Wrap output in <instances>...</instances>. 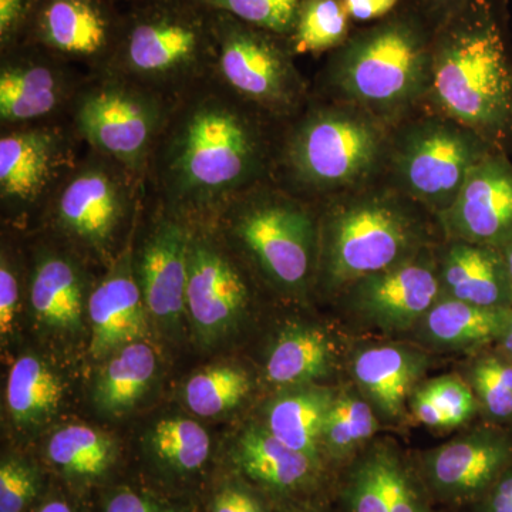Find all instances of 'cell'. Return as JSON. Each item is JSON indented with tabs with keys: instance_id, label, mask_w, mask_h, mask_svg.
<instances>
[{
	"instance_id": "cb8c5ba5",
	"label": "cell",
	"mask_w": 512,
	"mask_h": 512,
	"mask_svg": "<svg viewBox=\"0 0 512 512\" xmlns=\"http://www.w3.org/2000/svg\"><path fill=\"white\" fill-rule=\"evenodd\" d=\"M86 276L67 254L45 251L36 258L29 298L37 320L49 328L76 332L82 326Z\"/></svg>"
},
{
	"instance_id": "1f68e13d",
	"label": "cell",
	"mask_w": 512,
	"mask_h": 512,
	"mask_svg": "<svg viewBox=\"0 0 512 512\" xmlns=\"http://www.w3.org/2000/svg\"><path fill=\"white\" fill-rule=\"evenodd\" d=\"M352 19L342 0H303L288 42L293 55L335 52L352 36Z\"/></svg>"
},
{
	"instance_id": "d6986e66",
	"label": "cell",
	"mask_w": 512,
	"mask_h": 512,
	"mask_svg": "<svg viewBox=\"0 0 512 512\" xmlns=\"http://www.w3.org/2000/svg\"><path fill=\"white\" fill-rule=\"evenodd\" d=\"M439 220L451 241L503 247L512 237L511 161L495 151L481 160Z\"/></svg>"
},
{
	"instance_id": "d590c367",
	"label": "cell",
	"mask_w": 512,
	"mask_h": 512,
	"mask_svg": "<svg viewBox=\"0 0 512 512\" xmlns=\"http://www.w3.org/2000/svg\"><path fill=\"white\" fill-rule=\"evenodd\" d=\"M288 40L303 0H191Z\"/></svg>"
},
{
	"instance_id": "ac0fdd59",
	"label": "cell",
	"mask_w": 512,
	"mask_h": 512,
	"mask_svg": "<svg viewBox=\"0 0 512 512\" xmlns=\"http://www.w3.org/2000/svg\"><path fill=\"white\" fill-rule=\"evenodd\" d=\"M191 222L164 208L134 261L147 311L165 329L180 325L185 311Z\"/></svg>"
},
{
	"instance_id": "7402d4cb",
	"label": "cell",
	"mask_w": 512,
	"mask_h": 512,
	"mask_svg": "<svg viewBox=\"0 0 512 512\" xmlns=\"http://www.w3.org/2000/svg\"><path fill=\"white\" fill-rule=\"evenodd\" d=\"M441 296L484 308H512L503 251L490 245L451 241L439 262Z\"/></svg>"
},
{
	"instance_id": "836d02e7",
	"label": "cell",
	"mask_w": 512,
	"mask_h": 512,
	"mask_svg": "<svg viewBox=\"0 0 512 512\" xmlns=\"http://www.w3.org/2000/svg\"><path fill=\"white\" fill-rule=\"evenodd\" d=\"M251 392V380L241 367L218 365L200 370L184 387V399L191 412L214 417L237 407Z\"/></svg>"
},
{
	"instance_id": "c3c4849f",
	"label": "cell",
	"mask_w": 512,
	"mask_h": 512,
	"mask_svg": "<svg viewBox=\"0 0 512 512\" xmlns=\"http://www.w3.org/2000/svg\"><path fill=\"white\" fill-rule=\"evenodd\" d=\"M30 512H83V510L69 495L52 491V493H46L42 501Z\"/></svg>"
},
{
	"instance_id": "d4e9b609",
	"label": "cell",
	"mask_w": 512,
	"mask_h": 512,
	"mask_svg": "<svg viewBox=\"0 0 512 512\" xmlns=\"http://www.w3.org/2000/svg\"><path fill=\"white\" fill-rule=\"evenodd\" d=\"M512 308H484L443 298L431 306L421 322L431 345L443 349H477L500 342Z\"/></svg>"
},
{
	"instance_id": "484cf974",
	"label": "cell",
	"mask_w": 512,
	"mask_h": 512,
	"mask_svg": "<svg viewBox=\"0 0 512 512\" xmlns=\"http://www.w3.org/2000/svg\"><path fill=\"white\" fill-rule=\"evenodd\" d=\"M336 394L303 384L276 397L268 409L266 429L286 446L323 464L322 433Z\"/></svg>"
},
{
	"instance_id": "6da1fadb",
	"label": "cell",
	"mask_w": 512,
	"mask_h": 512,
	"mask_svg": "<svg viewBox=\"0 0 512 512\" xmlns=\"http://www.w3.org/2000/svg\"><path fill=\"white\" fill-rule=\"evenodd\" d=\"M261 114L214 77L177 99L148 171L164 208L207 218L265 183L271 147Z\"/></svg>"
},
{
	"instance_id": "7dc6e473",
	"label": "cell",
	"mask_w": 512,
	"mask_h": 512,
	"mask_svg": "<svg viewBox=\"0 0 512 512\" xmlns=\"http://www.w3.org/2000/svg\"><path fill=\"white\" fill-rule=\"evenodd\" d=\"M474 512H512V464L495 481L483 500L474 505Z\"/></svg>"
},
{
	"instance_id": "9c48e42d",
	"label": "cell",
	"mask_w": 512,
	"mask_h": 512,
	"mask_svg": "<svg viewBox=\"0 0 512 512\" xmlns=\"http://www.w3.org/2000/svg\"><path fill=\"white\" fill-rule=\"evenodd\" d=\"M491 153V140L436 113L393 134L387 165L394 190L440 217L453 205L470 171Z\"/></svg>"
},
{
	"instance_id": "f6af8a7d",
	"label": "cell",
	"mask_w": 512,
	"mask_h": 512,
	"mask_svg": "<svg viewBox=\"0 0 512 512\" xmlns=\"http://www.w3.org/2000/svg\"><path fill=\"white\" fill-rule=\"evenodd\" d=\"M410 404H412L413 416L424 426L433 427V429H454L453 421L423 386L412 394Z\"/></svg>"
},
{
	"instance_id": "f1b7e54d",
	"label": "cell",
	"mask_w": 512,
	"mask_h": 512,
	"mask_svg": "<svg viewBox=\"0 0 512 512\" xmlns=\"http://www.w3.org/2000/svg\"><path fill=\"white\" fill-rule=\"evenodd\" d=\"M332 365V343L325 332L291 326L276 338L266 360L265 375L278 386H303L328 375Z\"/></svg>"
},
{
	"instance_id": "f907efd6",
	"label": "cell",
	"mask_w": 512,
	"mask_h": 512,
	"mask_svg": "<svg viewBox=\"0 0 512 512\" xmlns=\"http://www.w3.org/2000/svg\"><path fill=\"white\" fill-rule=\"evenodd\" d=\"M498 346H500V352L512 362V313L510 322H508L504 335L501 336L500 342H498Z\"/></svg>"
},
{
	"instance_id": "ffe728a7",
	"label": "cell",
	"mask_w": 512,
	"mask_h": 512,
	"mask_svg": "<svg viewBox=\"0 0 512 512\" xmlns=\"http://www.w3.org/2000/svg\"><path fill=\"white\" fill-rule=\"evenodd\" d=\"M87 311L92 325L90 353L94 359L111 356L147 335L150 313L138 285L131 254L121 255L109 274L90 292Z\"/></svg>"
},
{
	"instance_id": "4dcf8cb0",
	"label": "cell",
	"mask_w": 512,
	"mask_h": 512,
	"mask_svg": "<svg viewBox=\"0 0 512 512\" xmlns=\"http://www.w3.org/2000/svg\"><path fill=\"white\" fill-rule=\"evenodd\" d=\"M148 453L165 476L187 480L207 466L211 439L197 421L170 417L158 421L147 439Z\"/></svg>"
},
{
	"instance_id": "4316f807",
	"label": "cell",
	"mask_w": 512,
	"mask_h": 512,
	"mask_svg": "<svg viewBox=\"0 0 512 512\" xmlns=\"http://www.w3.org/2000/svg\"><path fill=\"white\" fill-rule=\"evenodd\" d=\"M117 457L119 450L110 436L82 424L57 430L46 447L50 466L77 487L103 483L116 466Z\"/></svg>"
},
{
	"instance_id": "7a4b0ae2",
	"label": "cell",
	"mask_w": 512,
	"mask_h": 512,
	"mask_svg": "<svg viewBox=\"0 0 512 512\" xmlns=\"http://www.w3.org/2000/svg\"><path fill=\"white\" fill-rule=\"evenodd\" d=\"M427 100L491 140L512 120V69L495 0H464L434 30Z\"/></svg>"
},
{
	"instance_id": "ee69618b",
	"label": "cell",
	"mask_w": 512,
	"mask_h": 512,
	"mask_svg": "<svg viewBox=\"0 0 512 512\" xmlns=\"http://www.w3.org/2000/svg\"><path fill=\"white\" fill-rule=\"evenodd\" d=\"M20 302V282L18 271L12 264V259L2 251L0 258V335L8 338L12 333L16 313Z\"/></svg>"
},
{
	"instance_id": "f5cc1de1",
	"label": "cell",
	"mask_w": 512,
	"mask_h": 512,
	"mask_svg": "<svg viewBox=\"0 0 512 512\" xmlns=\"http://www.w3.org/2000/svg\"><path fill=\"white\" fill-rule=\"evenodd\" d=\"M119 2H126L128 3V5H130V3H134V2H137V0H119Z\"/></svg>"
},
{
	"instance_id": "8fae6325",
	"label": "cell",
	"mask_w": 512,
	"mask_h": 512,
	"mask_svg": "<svg viewBox=\"0 0 512 512\" xmlns=\"http://www.w3.org/2000/svg\"><path fill=\"white\" fill-rule=\"evenodd\" d=\"M143 184L121 165L100 154L76 163L52 197L53 220L73 241L107 252L133 215Z\"/></svg>"
},
{
	"instance_id": "74e56055",
	"label": "cell",
	"mask_w": 512,
	"mask_h": 512,
	"mask_svg": "<svg viewBox=\"0 0 512 512\" xmlns=\"http://www.w3.org/2000/svg\"><path fill=\"white\" fill-rule=\"evenodd\" d=\"M343 497L350 512H389L386 448L366 454L350 471Z\"/></svg>"
},
{
	"instance_id": "ab89813d",
	"label": "cell",
	"mask_w": 512,
	"mask_h": 512,
	"mask_svg": "<svg viewBox=\"0 0 512 512\" xmlns=\"http://www.w3.org/2000/svg\"><path fill=\"white\" fill-rule=\"evenodd\" d=\"M424 389L439 403L454 427L466 423L480 409L476 393L470 383L460 377L443 376L423 384Z\"/></svg>"
},
{
	"instance_id": "60d3db41",
	"label": "cell",
	"mask_w": 512,
	"mask_h": 512,
	"mask_svg": "<svg viewBox=\"0 0 512 512\" xmlns=\"http://www.w3.org/2000/svg\"><path fill=\"white\" fill-rule=\"evenodd\" d=\"M100 512H181L170 501L146 490L120 484L109 488L101 500Z\"/></svg>"
},
{
	"instance_id": "b9f144b4",
	"label": "cell",
	"mask_w": 512,
	"mask_h": 512,
	"mask_svg": "<svg viewBox=\"0 0 512 512\" xmlns=\"http://www.w3.org/2000/svg\"><path fill=\"white\" fill-rule=\"evenodd\" d=\"M42 0H0V53L22 45Z\"/></svg>"
},
{
	"instance_id": "4fadbf2b",
	"label": "cell",
	"mask_w": 512,
	"mask_h": 512,
	"mask_svg": "<svg viewBox=\"0 0 512 512\" xmlns=\"http://www.w3.org/2000/svg\"><path fill=\"white\" fill-rule=\"evenodd\" d=\"M511 464V431L493 424L424 453L419 476L439 503L474 507Z\"/></svg>"
},
{
	"instance_id": "52a82bcc",
	"label": "cell",
	"mask_w": 512,
	"mask_h": 512,
	"mask_svg": "<svg viewBox=\"0 0 512 512\" xmlns=\"http://www.w3.org/2000/svg\"><path fill=\"white\" fill-rule=\"evenodd\" d=\"M271 284L303 291L319 262V221L291 192L262 183L211 215Z\"/></svg>"
},
{
	"instance_id": "e575fe53",
	"label": "cell",
	"mask_w": 512,
	"mask_h": 512,
	"mask_svg": "<svg viewBox=\"0 0 512 512\" xmlns=\"http://www.w3.org/2000/svg\"><path fill=\"white\" fill-rule=\"evenodd\" d=\"M470 386L481 409L495 426L512 427V362L503 353H488L470 370Z\"/></svg>"
},
{
	"instance_id": "816d5d0a",
	"label": "cell",
	"mask_w": 512,
	"mask_h": 512,
	"mask_svg": "<svg viewBox=\"0 0 512 512\" xmlns=\"http://www.w3.org/2000/svg\"><path fill=\"white\" fill-rule=\"evenodd\" d=\"M503 251L505 265H507L508 276H510L511 292H512V237L500 248Z\"/></svg>"
},
{
	"instance_id": "7c38bea8",
	"label": "cell",
	"mask_w": 512,
	"mask_h": 512,
	"mask_svg": "<svg viewBox=\"0 0 512 512\" xmlns=\"http://www.w3.org/2000/svg\"><path fill=\"white\" fill-rule=\"evenodd\" d=\"M119 0H42L22 45L45 50L92 73L106 69L119 45L124 10Z\"/></svg>"
},
{
	"instance_id": "603a6c76",
	"label": "cell",
	"mask_w": 512,
	"mask_h": 512,
	"mask_svg": "<svg viewBox=\"0 0 512 512\" xmlns=\"http://www.w3.org/2000/svg\"><path fill=\"white\" fill-rule=\"evenodd\" d=\"M426 367V356L417 350L373 346L357 353L353 375L373 409L387 419H396Z\"/></svg>"
},
{
	"instance_id": "5bb4252c",
	"label": "cell",
	"mask_w": 512,
	"mask_h": 512,
	"mask_svg": "<svg viewBox=\"0 0 512 512\" xmlns=\"http://www.w3.org/2000/svg\"><path fill=\"white\" fill-rule=\"evenodd\" d=\"M72 136L60 126L12 127L0 138V201L26 211L50 198L76 165Z\"/></svg>"
},
{
	"instance_id": "30bf717a",
	"label": "cell",
	"mask_w": 512,
	"mask_h": 512,
	"mask_svg": "<svg viewBox=\"0 0 512 512\" xmlns=\"http://www.w3.org/2000/svg\"><path fill=\"white\" fill-rule=\"evenodd\" d=\"M214 79L259 113L276 119L301 109L306 86L288 42L227 13L215 12Z\"/></svg>"
},
{
	"instance_id": "8992f818",
	"label": "cell",
	"mask_w": 512,
	"mask_h": 512,
	"mask_svg": "<svg viewBox=\"0 0 512 512\" xmlns=\"http://www.w3.org/2000/svg\"><path fill=\"white\" fill-rule=\"evenodd\" d=\"M389 124L355 104L312 107L291 128L279 164L303 194H346L365 188L387 163Z\"/></svg>"
},
{
	"instance_id": "bcb514c9",
	"label": "cell",
	"mask_w": 512,
	"mask_h": 512,
	"mask_svg": "<svg viewBox=\"0 0 512 512\" xmlns=\"http://www.w3.org/2000/svg\"><path fill=\"white\" fill-rule=\"evenodd\" d=\"M406 0H342L352 22H380L396 12Z\"/></svg>"
},
{
	"instance_id": "44dd1931",
	"label": "cell",
	"mask_w": 512,
	"mask_h": 512,
	"mask_svg": "<svg viewBox=\"0 0 512 512\" xmlns=\"http://www.w3.org/2000/svg\"><path fill=\"white\" fill-rule=\"evenodd\" d=\"M241 477L276 497H293L318 488L323 464L286 446L265 427H249L232 451Z\"/></svg>"
},
{
	"instance_id": "f546056e",
	"label": "cell",
	"mask_w": 512,
	"mask_h": 512,
	"mask_svg": "<svg viewBox=\"0 0 512 512\" xmlns=\"http://www.w3.org/2000/svg\"><path fill=\"white\" fill-rule=\"evenodd\" d=\"M63 396L62 380L39 357H19L10 367L6 403L18 426L43 423L57 412Z\"/></svg>"
},
{
	"instance_id": "d6a6232c",
	"label": "cell",
	"mask_w": 512,
	"mask_h": 512,
	"mask_svg": "<svg viewBox=\"0 0 512 512\" xmlns=\"http://www.w3.org/2000/svg\"><path fill=\"white\" fill-rule=\"evenodd\" d=\"M379 429L375 409L355 393L335 396L322 433L323 454L332 460H345L375 436Z\"/></svg>"
},
{
	"instance_id": "e0dca14e",
	"label": "cell",
	"mask_w": 512,
	"mask_h": 512,
	"mask_svg": "<svg viewBox=\"0 0 512 512\" xmlns=\"http://www.w3.org/2000/svg\"><path fill=\"white\" fill-rule=\"evenodd\" d=\"M350 306L382 332H403L430 311L441 296L439 264L419 255L348 286Z\"/></svg>"
},
{
	"instance_id": "9a60e30c",
	"label": "cell",
	"mask_w": 512,
	"mask_h": 512,
	"mask_svg": "<svg viewBox=\"0 0 512 512\" xmlns=\"http://www.w3.org/2000/svg\"><path fill=\"white\" fill-rule=\"evenodd\" d=\"M190 220V218H188ZM191 222L185 311L197 338L212 343L237 326L249 303L244 275L197 220Z\"/></svg>"
},
{
	"instance_id": "277c9868",
	"label": "cell",
	"mask_w": 512,
	"mask_h": 512,
	"mask_svg": "<svg viewBox=\"0 0 512 512\" xmlns=\"http://www.w3.org/2000/svg\"><path fill=\"white\" fill-rule=\"evenodd\" d=\"M215 59L214 10L191 0H137L124 10L119 45L103 72L177 100L214 77Z\"/></svg>"
},
{
	"instance_id": "83f0119b",
	"label": "cell",
	"mask_w": 512,
	"mask_h": 512,
	"mask_svg": "<svg viewBox=\"0 0 512 512\" xmlns=\"http://www.w3.org/2000/svg\"><path fill=\"white\" fill-rule=\"evenodd\" d=\"M156 352L143 340L114 352L101 369L94 384L93 400L106 414H121L133 409L150 389L157 375Z\"/></svg>"
},
{
	"instance_id": "5b68a950",
	"label": "cell",
	"mask_w": 512,
	"mask_h": 512,
	"mask_svg": "<svg viewBox=\"0 0 512 512\" xmlns=\"http://www.w3.org/2000/svg\"><path fill=\"white\" fill-rule=\"evenodd\" d=\"M416 202L396 190H360L335 198L319 220L318 268L339 289L403 264L424 251L426 227Z\"/></svg>"
},
{
	"instance_id": "2e32d148",
	"label": "cell",
	"mask_w": 512,
	"mask_h": 512,
	"mask_svg": "<svg viewBox=\"0 0 512 512\" xmlns=\"http://www.w3.org/2000/svg\"><path fill=\"white\" fill-rule=\"evenodd\" d=\"M70 63L30 45L2 53L0 123L22 127L39 123L70 107L82 83L73 79Z\"/></svg>"
},
{
	"instance_id": "681fc988",
	"label": "cell",
	"mask_w": 512,
	"mask_h": 512,
	"mask_svg": "<svg viewBox=\"0 0 512 512\" xmlns=\"http://www.w3.org/2000/svg\"><path fill=\"white\" fill-rule=\"evenodd\" d=\"M416 2L437 28L464 0H416Z\"/></svg>"
},
{
	"instance_id": "f35d334b",
	"label": "cell",
	"mask_w": 512,
	"mask_h": 512,
	"mask_svg": "<svg viewBox=\"0 0 512 512\" xmlns=\"http://www.w3.org/2000/svg\"><path fill=\"white\" fill-rule=\"evenodd\" d=\"M386 478L389 512H431L430 495L419 473L410 470L389 448H386Z\"/></svg>"
},
{
	"instance_id": "3957f363",
	"label": "cell",
	"mask_w": 512,
	"mask_h": 512,
	"mask_svg": "<svg viewBox=\"0 0 512 512\" xmlns=\"http://www.w3.org/2000/svg\"><path fill=\"white\" fill-rule=\"evenodd\" d=\"M434 30L419 3L406 0L333 52L326 70L330 86L342 101L390 126L429 96Z\"/></svg>"
},
{
	"instance_id": "8d00e7d4",
	"label": "cell",
	"mask_w": 512,
	"mask_h": 512,
	"mask_svg": "<svg viewBox=\"0 0 512 512\" xmlns=\"http://www.w3.org/2000/svg\"><path fill=\"white\" fill-rule=\"evenodd\" d=\"M42 468L22 456L3 457L0 463V512H30L45 497Z\"/></svg>"
},
{
	"instance_id": "7bdbcfd3",
	"label": "cell",
	"mask_w": 512,
	"mask_h": 512,
	"mask_svg": "<svg viewBox=\"0 0 512 512\" xmlns=\"http://www.w3.org/2000/svg\"><path fill=\"white\" fill-rule=\"evenodd\" d=\"M208 512H271L254 490L238 481H227L212 494Z\"/></svg>"
},
{
	"instance_id": "ba28073f",
	"label": "cell",
	"mask_w": 512,
	"mask_h": 512,
	"mask_svg": "<svg viewBox=\"0 0 512 512\" xmlns=\"http://www.w3.org/2000/svg\"><path fill=\"white\" fill-rule=\"evenodd\" d=\"M70 104L76 136L144 184L175 101L111 73H92Z\"/></svg>"
}]
</instances>
